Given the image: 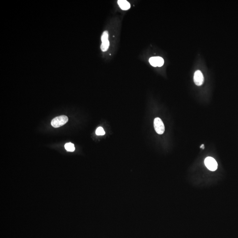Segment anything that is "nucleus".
I'll list each match as a JSON object with an SVG mask.
<instances>
[{
    "instance_id": "0eeeda50",
    "label": "nucleus",
    "mask_w": 238,
    "mask_h": 238,
    "mask_svg": "<svg viewBox=\"0 0 238 238\" xmlns=\"http://www.w3.org/2000/svg\"><path fill=\"white\" fill-rule=\"evenodd\" d=\"M64 147L67 151L74 152L75 150L74 145L71 142L66 143L64 145Z\"/></svg>"
},
{
    "instance_id": "423d86ee",
    "label": "nucleus",
    "mask_w": 238,
    "mask_h": 238,
    "mask_svg": "<svg viewBox=\"0 0 238 238\" xmlns=\"http://www.w3.org/2000/svg\"><path fill=\"white\" fill-rule=\"evenodd\" d=\"M118 4L120 8L123 10H128L130 8L131 5L129 3L125 0H119L118 1Z\"/></svg>"
},
{
    "instance_id": "20e7f679",
    "label": "nucleus",
    "mask_w": 238,
    "mask_h": 238,
    "mask_svg": "<svg viewBox=\"0 0 238 238\" xmlns=\"http://www.w3.org/2000/svg\"><path fill=\"white\" fill-rule=\"evenodd\" d=\"M193 80L197 86H200L203 84L204 80V76L200 71L197 70L195 72L193 76Z\"/></svg>"
},
{
    "instance_id": "9d476101",
    "label": "nucleus",
    "mask_w": 238,
    "mask_h": 238,
    "mask_svg": "<svg viewBox=\"0 0 238 238\" xmlns=\"http://www.w3.org/2000/svg\"><path fill=\"white\" fill-rule=\"evenodd\" d=\"M108 36H109L108 32L106 31H104L103 34H102V36H101V40L102 42L108 40Z\"/></svg>"
},
{
    "instance_id": "39448f33",
    "label": "nucleus",
    "mask_w": 238,
    "mask_h": 238,
    "mask_svg": "<svg viewBox=\"0 0 238 238\" xmlns=\"http://www.w3.org/2000/svg\"><path fill=\"white\" fill-rule=\"evenodd\" d=\"M149 62L153 67H161L164 64V60L161 57H152L150 58Z\"/></svg>"
},
{
    "instance_id": "6e6552de",
    "label": "nucleus",
    "mask_w": 238,
    "mask_h": 238,
    "mask_svg": "<svg viewBox=\"0 0 238 238\" xmlns=\"http://www.w3.org/2000/svg\"><path fill=\"white\" fill-rule=\"evenodd\" d=\"M109 46H110V42L108 40L102 42V44L101 46V50L103 52L106 51L109 49Z\"/></svg>"
},
{
    "instance_id": "7ed1b4c3",
    "label": "nucleus",
    "mask_w": 238,
    "mask_h": 238,
    "mask_svg": "<svg viewBox=\"0 0 238 238\" xmlns=\"http://www.w3.org/2000/svg\"><path fill=\"white\" fill-rule=\"evenodd\" d=\"M154 128L155 131L158 134H162L164 133L165 128L164 123L161 119L160 118H156L154 120Z\"/></svg>"
},
{
    "instance_id": "f03ea898",
    "label": "nucleus",
    "mask_w": 238,
    "mask_h": 238,
    "mask_svg": "<svg viewBox=\"0 0 238 238\" xmlns=\"http://www.w3.org/2000/svg\"><path fill=\"white\" fill-rule=\"evenodd\" d=\"M204 164L206 167L210 171H215L218 169V164L217 161L215 159L212 157L206 158L204 161Z\"/></svg>"
},
{
    "instance_id": "9b49d317",
    "label": "nucleus",
    "mask_w": 238,
    "mask_h": 238,
    "mask_svg": "<svg viewBox=\"0 0 238 238\" xmlns=\"http://www.w3.org/2000/svg\"><path fill=\"white\" fill-rule=\"evenodd\" d=\"M200 148H201L202 149H204L205 148V147H204V144H202L201 146H200Z\"/></svg>"
},
{
    "instance_id": "1a4fd4ad",
    "label": "nucleus",
    "mask_w": 238,
    "mask_h": 238,
    "mask_svg": "<svg viewBox=\"0 0 238 238\" xmlns=\"http://www.w3.org/2000/svg\"><path fill=\"white\" fill-rule=\"evenodd\" d=\"M105 134V131L102 127H99L96 130V134L97 135H104Z\"/></svg>"
},
{
    "instance_id": "f257e3e1",
    "label": "nucleus",
    "mask_w": 238,
    "mask_h": 238,
    "mask_svg": "<svg viewBox=\"0 0 238 238\" xmlns=\"http://www.w3.org/2000/svg\"><path fill=\"white\" fill-rule=\"evenodd\" d=\"M68 120H69V119L67 116L62 115V116L56 117L53 119L51 124L52 126L54 128H59L67 123Z\"/></svg>"
}]
</instances>
